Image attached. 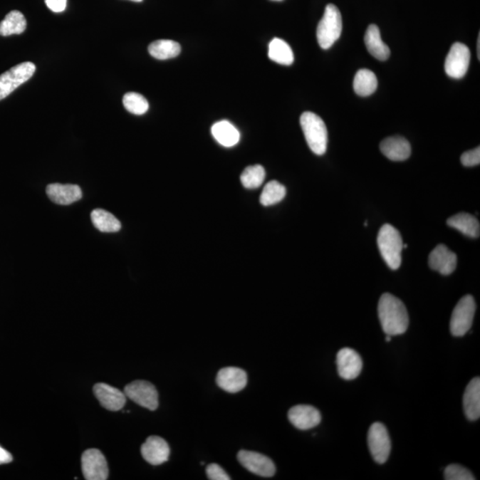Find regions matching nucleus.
Listing matches in <instances>:
<instances>
[{"instance_id": "1", "label": "nucleus", "mask_w": 480, "mask_h": 480, "mask_svg": "<svg viewBox=\"0 0 480 480\" xmlns=\"http://www.w3.org/2000/svg\"><path fill=\"white\" fill-rule=\"evenodd\" d=\"M378 316L386 335H400L407 332L409 317L406 306L396 296L383 293L379 301Z\"/></svg>"}, {"instance_id": "2", "label": "nucleus", "mask_w": 480, "mask_h": 480, "mask_svg": "<svg viewBox=\"0 0 480 480\" xmlns=\"http://www.w3.org/2000/svg\"><path fill=\"white\" fill-rule=\"evenodd\" d=\"M377 244L383 260L392 270L400 267L401 253L403 250V239L400 231L390 224H385L380 229Z\"/></svg>"}, {"instance_id": "3", "label": "nucleus", "mask_w": 480, "mask_h": 480, "mask_svg": "<svg viewBox=\"0 0 480 480\" xmlns=\"http://www.w3.org/2000/svg\"><path fill=\"white\" fill-rule=\"evenodd\" d=\"M303 135L310 149L316 155H323L328 148V129L325 122L313 113L306 112L300 119Z\"/></svg>"}, {"instance_id": "4", "label": "nucleus", "mask_w": 480, "mask_h": 480, "mask_svg": "<svg viewBox=\"0 0 480 480\" xmlns=\"http://www.w3.org/2000/svg\"><path fill=\"white\" fill-rule=\"evenodd\" d=\"M342 31V14L338 6L328 4L317 28L318 45L323 49L330 48L338 41Z\"/></svg>"}, {"instance_id": "5", "label": "nucleus", "mask_w": 480, "mask_h": 480, "mask_svg": "<svg viewBox=\"0 0 480 480\" xmlns=\"http://www.w3.org/2000/svg\"><path fill=\"white\" fill-rule=\"evenodd\" d=\"M476 303L471 296H465L454 308L450 321L451 334L461 338L467 334L474 323Z\"/></svg>"}, {"instance_id": "6", "label": "nucleus", "mask_w": 480, "mask_h": 480, "mask_svg": "<svg viewBox=\"0 0 480 480\" xmlns=\"http://www.w3.org/2000/svg\"><path fill=\"white\" fill-rule=\"evenodd\" d=\"M36 71L34 63L25 62L0 75V101L30 80Z\"/></svg>"}, {"instance_id": "7", "label": "nucleus", "mask_w": 480, "mask_h": 480, "mask_svg": "<svg viewBox=\"0 0 480 480\" xmlns=\"http://www.w3.org/2000/svg\"><path fill=\"white\" fill-rule=\"evenodd\" d=\"M369 451L379 464L386 463L392 450V442L388 431L381 422H375L369 429L367 437Z\"/></svg>"}, {"instance_id": "8", "label": "nucleus", "mask_w": 480, "mask_h": 480, "mask_svg": "<svg viewBox=\"0 0 480 480\" xmlns=\"http://www.w3.org/2000/svg\"><path fill=\"white\" fill-rule=\"evenodd\" d=\"M125 396L135 403L150 411L159 407V393L155 386L146 381H135L125 387Z\"/></svg>"}, {"instance_id": "9", "label": "nucleus", "mask_w": 480, "mask_h": 480, "mask_svg": "<svg viewBox=\"0 0 480 480\" xmlns=\"http://www.w3.org/2000/svg\"><path fill=\"white\" fill-rule=\"evenodd\" d=\"M471 52L468 46L461 43H454L445 62L446 73L453 78H461L467 73L470 66Z\"/></svg>"}, {"instance_id": "10", "label": "nucleus", "mask_w": 480, "mask_h": 480, "mask_svg": "<svg viewBox=\"0 0 480 480\" xmlns=\"http://www.w3.org/2000/svg\"><path fill=\"white\" fill-rule=\"evenodd\" d=\"M82 472L88 480H105L109 477V468L101 451L88 449L81 457Z\"/></svg>"}, {"instance_id": "11", "label": "nucleus", "mask_w": 480, "mask_h": 480, "mask_svg": "<svg viewBox=\"0 0 480 480\" xmlns=\"http://www.w3.org/2000/svg\"><path fill=\"white\" fill-rule=\"evenodd\" d=\"M238 460L247 471L261 477L270 478L275 474L276 466L273 461L264 454L241 450L238 454Z\"/></svg>"}, {"instance_id": "12", "label": "nucleus", "mask_w": 480, "mask_h": 480, "mask_svg": "<svg viewBox=\"0 0 480 480\" xmlns=\"http://www.w3.org/2000/svg\"><path fill=\"white\" fill-rule=\"evenodd\" d=\"M290 422L296 428L307 431L316 427L321 422L320 412L309 405H297L288 412Z\"/></svg>"}, {"instance_id": "13", "label": "nucleus", "mask_w": 480, "mask_h": 480, "mask_svg": "<svg viewBox=\"0 0 480 480\" xmlns=\"http://www.w3.org/2000/svg\"><path fill=\"white\" fill-rule=\"evenodd\" d=\"M338 374L343 379L353 380L360 375L363 361L359 353L350 348H343L336 357Z\"/></svg>"}, {"instance_id": "14", "label": "nucleus", "mask_w": 480, "mask_h": 480, "mask_svg": "<svg viewBox=\"0 0 480 480\" xmlns=\"http://www.w3.org/2000/svg\"><path fill=\"white\" fill-rule=\"evenodd\" d=\"M141 453L147 463L160 465L169 459L170 447L160 437L150 436L142 446Z\"/></svg>"}, {"instance_id": "15", "label": "nucleus", "mask_w": 480, "mask_h": 480, "mask_svg": "<svg viewBox=\"0 0 480 480\" xmlns=\"http://www.w3.org/2000/svg\"><path fill=\"white\" fill-rule=\"evenodd\" d=\"M429 265L432 270L438 271L440 274H452L456 268V254L445 245L437 246L429 254Z\"/></svg>"}, {"instance_id": "16", "label": "nucleus", "mask_w": 480, "mask_h": 480, "mask_svg": "<svg viewBox=\"0 0 480 480\" xmlns=\"http://www.w3.org/2000/svg\"><path fill=\"white\" fill-rule=\"evenodd\" d=\"M217 385L221 390L230 393H237L246 388L247 374L239 367H224L218 372L216 376Z\"/></svg>"}, {"instance_id": "17", "label": "nucleus", "mask_w": 480, "mask_h": 480, "mask_svg": "<svg viewBox=\"0 0 480 480\" xmlns=\"http://www.w3.org/2000/svg\"><path fill=\"white\" fill-rule=\"evenodd\" d=\"M94 393L103 407L110 411H120L127 402V396L121 390L106 383H98L94 387Z\"/></svg>"}, {"instance_id": "18", "label": "nucleus", "mask_w": 480, "mask_h": 480, "mask_svg": "<svg viewBox=\"0 0 480 480\" xmlns=\"http://www.w3.org/2000/svg\"><path fill=\"white\" fill-rule=\"evenodd\" d=\"M46 194L53 202L63 206L71 205L82 198L80 186L75 184H49L46 188Z\"/></svg>"}, {"instance_id": "19", "label": "nucleus", "mask_w": 480, "mask_h": 480, "mask_svg": "<svg viewBox=\"0 0 480 480\" xmlns=\"http://www.w3.org/2000/svg\"><path fill=\"white\" fill-rule=\"evenodd\" d=\"M380 149L383 155L392 161H404L411 155L409 142L401 136H392L383 140Z\"/></svg>"}, {"instance_id": "20", "label": "nucleus", "mask_w": 480, "mask_h": 480, "mask_svg": "<svg viewBox=\"0 0 480 480\" xmlns=\"http://www.w3.org/2000/svg\"><path fill=\"white\" fill-rule=\"evenodd\" d=\"M464 409L470 421H476L480 417V379L475 377L466 387L464 394Z\"/></svg>"}, {"instance_id": "21", "label": "nucleus", "mask_w": 480, "mask_h": 480, "mask_svg": "<svg viewBox=\"0 0 480 480\" xmlns=\"http://www.w3.org/2000/svg\"><path fill=\"white\" fill-rule=\"evenodd\" d=\"M364 41L368 52L375 58L380 61H386L389 58L390 55L389 46L382 41L379 28L375 24L369 25L365 31Z\"/></svg>"}, {"instance_id": "22", "label": "nucleus", "mask_w": 480, "mask_h": 480, "mask_svg": "<svg viewBox=\"0 0 480 480\" xmlns=\"http://www.w3.org/2000/svg\"><path fill=\"white\" fill-rule=\"evenodd\" d=\"M449 226L456 229L461 234L471 238H479L480 225L477 218L467 213H459L447 221Z\"/></svg>"}, {"instance_id": "23", "label": "nucleus", "mask_w": 480, "mask_h": 480, "mask_svg": "<svg viewBox=\"0 0 480 480\" xmlns=\"http://www.w3.org/2000/svg\"><path fill=\"white\" fill-rule=\"evenodd\" d=\"M211 131L214 139L224 147H234L239 142L240 134L238 129L227 120L217 122Z\"/></svg>"}, {"instance_id": "24", "label": "nucleus", "mask_w": 480, "mask_h": 480, "mask_svg": "<svg viewBox=\"0 0 480 480\" xmlns=\"http://www.w3.org/2000/svg\"><path fill=\"white\" fill-rule=\"evenodd\" d=\"M148 51L155 59H172L180 55L181 45L170 39H160L149 46Z\"/></svg>"}, {"instance_id": "25", "label": "nucleus", "mask_w": 480, "mask_h": 480, "mask_svg": "<svg viewBox=\"0 0 480 480\" xmlns=\"http://www.w3.org/2000/svg\"><path fill=\"white\" fill-rule=\"evenodd\" d=\"M268 58L281 66H289L293 63V53L290 46L283 39L275 38L268 45Z\"/></svg>"}, {"instance_id": "26", "label": "nucleus", "mask_w": 480, "mask_h": 480, "mask_svg": "<svg viewBox=\"0 0 480 480\" xmlns=\"http://www.w3.org/2000/svg\"><path fill=\"white\" fill-rule=\"evenodd\" d=\"M378 81L372 71L362 69L358 71L354 78L353 88L357 95L369 96L374 94L377 89Z\"/></svg>"}, {"instance_id": "27", "label": "nucleus", "mask_w": 480, "mask_h": 480, "mask_svg": "<svg viewBox=\"0 0 480 480\" xmlns=\"http://www.w3.org/2000/svg\"><path fill=\"white\" fill-rule=\"evenodd\" d=\"M27 21L20 11H11L5 19L0 23V36L7 37L14 34H21L26 30Z\"/></svg>"}, {"instance_id": "28", "label": "nucleus", "mask_w": 480, "mask_h": 480, "mask_svg": "<svg viewBox=\"0 0 480 480\" xmlns=\"http://www.w3.org/2000/svg\"><path fill=\"white\" fill-rule=\"evenodd\" d=\"M91 219L95 227L102 232H118L121 229V224L113 214L103 209L93 211Z\"/></svg>"}, {"instance_id": "29", "label": "nucleus", "mask_w": 480, "mask_h": 480, "mask_svg": "<svg viewBox=\"0 0 480 480\" xmlns=\"http://www.w3.org/2000/svg\"><path fill=\"white\" fill-rule=\"evenodd\" d=\"M286 194V189L284 185L277 181H271L265 185L261 194L260 202L264 207L275 205L282 202Z\"/></svg>"}, {"instance_id": "30", "label": "nucleus", "mask_w": 480, "mask_h": 480, "mask_svg": "<svg viewBox=\"0 0 480 480\" xmlns=\"http://www.w3.org/2000/svg\"><path fill=\"white\" fill-rule=\"evenodd\" d=\"M264 168L260 165L247 167L243 171L240 181H241L244 187L246 189L259 188L265 179Z\"/></svg>"}, {"instance_id": "31", "label": "nucleus", "mask_w": 480, "mask_h": 480, "mask_svg": "<svg viewBox=\"0 0 480 480\" xmlns=\"http://www.w3.org/2000/svg\"><path fill=\"white\" fill-rule=\"evenodd\" d=\"M123 105L127 112L135 115H143L149 110V103L145 96L137 93H127L123 98Z\"/></svg>"}, {"instance_id": "32", "label": "nucleus", "mask_w": 480, "mask_h": 480, "mask_svg": "<svg viewBox=\"0 0 480 480\" xmlns=\"http://www.w3.org/2000/svg\"><path fill=\"white\" fill-rule=\"evenodd\" d=\"M446 480H474L476 478L468 469L459 464H451L444 472Z\"/></svg>"}, {"instance_id": "33", "label": "nucleus", "mask_w": 480, "mask_h": 480, "mask_svg": "<svg viewBox=\"0 0 480 480\" xmlns=\"http://www.w3.org/2000/svg\"><path fill=\"white\" fill-rule=\"evenodd\" d=\"M461 162L464 167H475L480 163V149L479 147L474 150H469L464 152L461 157Z\"/></svg>"}, {"instance_id": "34", "label": "nucleus", "mask_w": 480, "mask_h": 480, "mask_svg": "<svg viewBox=\"0 0 480 480\" xmlns=\"http://www.w3.org/2000/svg\"><path fill=\"white\" fill-rule=\"evenodd\" d=\"M207 475L211 480H230V476L216 464H211L207 467Z\"/></svg>"}, {"instance_id": "35", "label": "nucleus", "mask_w": 480, "mask_h": 480, "mask_svg": "<svg viewBox=\"0 0 480 480\" xmlns=\"http://www.w3.org/2000/svg\"><path fill=\"white\" fill-rule=\"evenodd\" d=\"M45 2L53 12L61 13L66 9L67 0H45Z\"/></svg>"}, {"instance_id": "36", "label": "nucleus", "mask_w": 480, "mask_h": 480, "mask_svg": "<svg viewBox=\"0 0 480 480\" xmlns=\"http://www.w3.org/2000/svg\"><path fill=\"white\" fill-rule=\"evenodd\" d=\"M13 461L12 454L0 447V464H9Z\"/></svg>"}, {"instance_id": "37", "label": "nucleus", "mask_w": 480, "mask_h": 480, "mask_svg": "<svg viewBox=\"0 0 480 480\" xmlns=\"http://www.w3.org/2000/svg\"><path fill=\"white\" fill-rule=\"evenodd\" d=\"M478 57L480 59V34H479L478 38Z\"/></svg>"}, {"instance_id": "38", "label": "nucleus", "mask_w": 480, "mask_h": 480, "mask_svg": "<svg viewBox=\"0 0 480 480\" xmlns=\"http://www.w3.org/2000/svg\"><path fill=\"white\" fill-rule=\"evenodd\" d=\"M390 340H392V336L387 335V336H386V341H387V342H390Z\"/></svg>"}, {"instance_id": "39", "label": "nucleus", "mask_w": 480, "mask_h": 480, "mask_svg": "<svg viewBox=\"0 0 480 480\" xmlns=\"http://www.w3.org/2000/svg\"><path fill=\"white\" fill-rule=\"evenodd\" d=\"M131 1H134V2H142V0H131Z\"/></svg>"}, {"instance_id": "40", "label": "nucleus", "mask_w": 480, "mask_h": 480, "mask_svg": "<svg viewBox=\"0 0 480 480\" xmlns=\"http://www.w3.org/2000/svg\"><path fill=\"white\" fill-rule=\"evenodd\" d=\"M274 1H282V0H274Z\"/></svg>"}]
</instances>
